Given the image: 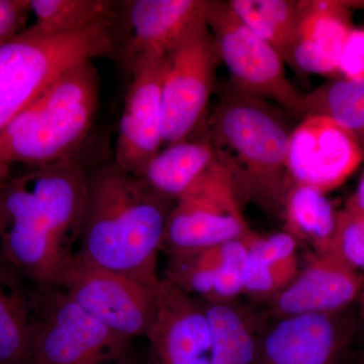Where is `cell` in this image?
I'll return each instance as SVG.
<instances>
[{"label": "cell", "instance_id": "obj_1", "mask_svg": "<svg viewBox=\"0 0 364 364\" xmlns=\"http://www.w3.org/2000/svg\"><path fill=\"white\" fill-rule=\"evenodd\" d=\"M176 202L114 161L105 164L87 173L75 255L156 291L158 253Z\"/></svg>", "mask_w": 364, "mask_h": 364}, {"label": "cell", "instance_id": "obj_2", "mask_svg": "<svg viewBox=\"0 0 364 364\" xmlns=\"http://www.w3.org/2000/svg\"><path fill=\"white\" fill-rule=\"evenodd\" d=\"M287 112L230 85L210 119V143L233 176L241 202L282 215L291 182L287 171L291 128Z\"/></svg>", "mask_w": 364, "mask_h": 364}, {"label": "cell", "instance_id": "obj_3", "mask_svg": "<svg viewBox=\"0 0 364 364\" xmlns=\"http://www.w3.org/2000/svg\"><path fill=\"white\" fill-rule=\"evenodd\" d=\"M98 95L92 62H80L60 74L0 134V183L14 163L39 167L74 156L92 126Z\"/></svg>", "mask_w": 364, "mask_h": 364}, {"label": "cell", "instance_id": "obj_4", "mask_svg": "<svg viewBox=\"0 0 364 364\" xmlns=\"http://www.w3.org/2000/svg\"><path fill=\"white\" fill-rule=\"evenodd\" d=\"M114 52L112 21L54 36L25 28L0 46V134L60 74L80 62L112 56Z\"/></svg>", "mask_w": 364, "mask_h": 364}, {"label": "cell", "instance_id": "obj_5", "mask_svg": "<svg viewBox=\"0 0 364 364\" xmlns=\"http://www.w3.org/2000/svg\"><path fill=\"white\" fill-rule=\"evenodd\" d=\"M207 23L235 90L272 100L291 116L306 117L305 95L287 79L279 55L244 25L228 2H208Z\"/></svg>", "mask_w": 364, "mask_h": 364}, {"label": "cell", "instance_id": "obj_6", "mask_svg": "<svg viewBox=\"0 0 364 364\" xmlns=\"http://www.w3.org/2000/svg\"><path fill=\"white\" fill-rule=\"evenodd\" d=\"M33 321V364H121L130 339L88 315L59 287H44Z\"/></svg>", "mask_w": 364, "mask_h": 364}, {"label": "cell", "instance_id": "obj_7", "mask_svg": "<svg viewBox=\"0 0 364 364\" xmlns=\"http://www.w3.org/2000/svg\"><path fill=\"white\" fill-rule=\"evenodd\" d=\"M207 14L165 56L161 86L163 145L188 140L202 121L219 61Z\"/></svg>", "mask_w": 364, "mask_h": 364}, {"label": "cell", "instance_id": "obj_8", "mask_svg": "<svg viewBox=\"0 0 364 364\" xmlns=\"http://www.w3.org/2000/svg\"><path fill=\"white\" fill-rule=\"evenodd\" d=\"M251 232L233 176L219 156L177 198L167 223L163 247L169 252L212 248Z\"/></svg>", "mask_w": 364, "mask_h": 364}, {"label": "cell", "instance_id": "obj_9", "mask_svg": "<svg viewBox=\"0 0 364 364\" xmlns=\"http://www.w3.org/2000/svg\"><path fill=\"white\" fill-rule=\"evenodd\" d=\"M88 315L127 339L147 336L157 315V289L119 273L93 267L72 253L59 280Z\"/></svg>", "mask_w": 364, "mask_h": 364}, {"label": "cell", "instance_id": "obj_10", "mask_svg": "<svg viewBox=\"0 0 364 364\" xmlns=\"http://www.w3.org/2000/svg\"><path fill=\"white\" fill-rule=\"evenodd\" d=\"M0 241L4 255L43 287H58L71 251L52 229L23 176L0 183Z\"/></svg>", "mask_w": 364, "mask_h": 364}, {"label": "cell", "instance_id": "obj_11", "mask_svg": "<svg viewBox=\"0 0 364 364\" xmlns=\"http://www.w3.org/2000/svg\"><path fill=\"white\" fill-rule=\"evenodd\" d=\"M165 56L141 55L129 67L132 80L119 121L114 162L136 177L163 146L161 86Z\"/></svg>", "mask_w": 364, "mask_h": 364}, {"label": "cell", "instance_id": "obj_12", "mask_svg": "<svg viewBox=\"0 0 364 364\" xmlns=\"http://www.w3.org/2000/svg\"><path fill=\"white\" fill-rule=\"evenodd\" d=\"M363 160L358 139L326 117H304L289 136L287 171L293 183L328 193L341 186Z\"/></svg>", "mask_w": 364, "mask_h": 364}, {"label": "cell", "instance_id": "obj_13", "mask_svg": "<svg viewBox=\"0 0 364 364\" xmlns=\"http://www.w3.org/2000/svg\"><path fill=\"white\" fill-rule=\"evenodd\" d=\"M262 330L255 364H339L352 337L343 311L274 318Z\"/></svg>", "mask_w": 364, "mask_h": 364}, {"label": "cell", "instance_id": "obj_14", "mask_svg": "<svg viewBox=\"0 0 364 364\" xmlns=\"http://www.w3.org/2000/svg\"><path fill=\"white\" fill-rule=\"evenodd\" d=\"M151 364H210V324L203 299L161 279L157 315L147 334Z\"/></svg>", "mask_w": 364, "mask_h": 364}, {"label": "cell", "instance_id": "obj_15", "mask_svg": "<svg viewBox=\"0 0 364 364\" xmlns=\"http://www.w3.org/2000/svg\"><path fill=\"white\" fill-rule=\"evenodd\" d=\"M363 280L332 251L317 253L296 279L270 301L274 318L344 311L358 298Z\"/></svg>", "mask_w": 364, "mask_h": 364}, {"label": "cell", "instance_id": "obj_16", "mask_svg": "<svg viewBox=\"0 0 364 364\" xmlns=\"http://www.w3.org/2000/svg\"><path fill=\"white\" fill-rule=\"evenodd\" d=\"M350 2L296 1L294 69L309 73L338 71L342 49L352 30Z\"/></svg>", "mask_w": 364, "mask_h": 364}, {"label": "cell", "instance_id": "obj_17", "mask_svg": "<svg viewBox=\"0 0 364 364\" xmlns=\"http://www.w3.org/2000/svg\"><path fill=\"white\" fill-rule=\"evenodd\" d=\"M23 177L40 200L55 234L71 251L69 244L78 239L87 195V173L82 164L74 155L36 167Z\"/></svg>", "mask_w": 364, "mask_h": 364}, {"label": "cell", "instance_id": "obj_18", "mask_svg": "<svg viewBox=\"0 0 364 364\" xmlns=\"http://www.w3.org/2000/svg\"><path fill=\"white\" fill-rule=\"evenodd\" d=\"M210 0H134L126 2L132 37L129 67L147 53L166 56L196 21L205 18Z\"/></svg>", "mask_w": 364, "mask_h": 364}, {"label": "cell", "instance_id": "obj_19", "mask_svg": "<svg viewBox=\"0 0 364 364\" xmlns=\"http://www.w3.org/2000/svg\"><path fill=\"white\" fill-rule=\"evenodd\" d=\"M299 272L296 239L287 232L252 234L249 243L243 294L256 301L277 296Z\"/></svg>", "mask_w": 364, "mask_h": 364}, {"label": "cell", "instance_id": "obj_20", "mask_svg": "<svg viewBox=\"0 0 364 364\" xmlns=\"http://www.w3.org/2000/svg\"><path fill=\"white\" fill-rule=\"evenodd\" d=\"M218 158V151L210 140L188 139L160 150L140 178L162 195L177 200Z\"/></svg>", "mask_w": 364, "mask_h": 364}, {"label": "cell", "instance_id": "obj_21", "mask_svg": "<svg viewBox=\"0 0 364 364\" xmlns=\"http://www.w3.org/2000/svg\"><path fill=\"white\" fill-rule=\"evenodd\" d=\"M212 350L210 364H255L259 321L236 301L207 303Z\"/></svg>", "mask_w": 364, "mask_h": 364}, {"label": "cell", "instance_id": "obj_22", "mask_svg": "<svg viewBox=\"0 0 364 364\" xmlns=\"http://www.w3.org/2000/svg\"><path fill=\"white\" fill-rule=\"evenodd\" d=\"M282 217L287 233L309 242L317 253L330 251L338 213L324 193L312 186L291 184L284 200Z\"/></svg>", "mask_w": 364, "mask_h": 364}, {"label": "cell", "instance_id": "obj_23", "mask_svg": "<svg viewBox=\"0 0 364 364\" xmlns=\"http://www.w3.org/2000/svg\"><path fill=\"white\" fill-rule=\"evenodd\" d=\"M228 4L249 30L267 43L284 63L294 69L296 1L231 0Z\"/></svg>", "mask_w": 364, "mask_h": 364}, {"label": "cell", "instance_id": "obj_24", "mask_svg": "<svg viewBox=\"0 0 364 364\" xmlns=\"http://www.w3.org/2000/svg\"><path fill=\"white\" fill-rule=\"evenodd\" d=\"M116 4L107 0H31L36 23L31 28L45 36L78 32L111 23Z\"/></svg>", "mask_w": 364, "mask_h": 364}, {"label": "cell", "instance_id": "obj_25", "mask_svg": "<svg viewBox=\"0 0 364 364\" xmlns=\"http://www.w3.org/2000/svg\"><path fill=\"white\" fill-rule=\"evenodd\" d=\"M306 116L331 119L360 143L364 139V80L341 79L305 95Z\"/></svg>", "mask_w": 364, "mask_h": 364}, {"label": "cell", "instance_id": "obj_26", "mask_svg": "<svg viewBox=\"0 0 364 364\" xmlns=\"http://www.w3.org/2000/svg\"><path fill=\"white\" fill-rule=\"evenodd\" d=\"M33 321L26 299L0 284V364H33Z\"/></svg>", "mask_w": 364, "mask_h": 364}, {"label": "cell", "instance_id": "obj_27", "mask_svg": "<svg viewBox=\"0 0 364 364\" xmlns=\"http://www.w3.org/2000/svg\"><path fill=\"white\" fill-rule=\"evenodd\" d=\"M164 279L184 293L207 301L214 291L217 273L215 247L171 251Z\"/></svg>", "mask_w": 364, "mask_h": 364}, {"label": "cell", "instance_id": "obj_28", "mask_svg": "<svg viewBox=\"0 0 364 364\" xmlns=\"http://www.w3.org/2000/svg\"><path fill=\"white\" fill-rule=\"evenodd\" d=\"M254 232L240 238L215 246L217 273L214 291L207 303L234 301L243 294L244 274L247 261L249 243Z\"/></svg>", "mask_w": 364, "mask_h": 364}, {"label": "cell", "instance_id": "obj_29", "mask_svg": "<svg viewBox=\"0 0 364 364\" xmlns=\"http://www.w3.org/2000/svg\"><path fill=\"white\" fill-rule=\"evenodd\" d=\"M330 251L353 268H364V213L345 208L338 213Z\"/></svg>", "mask_w": 364, "mask_h": 364}, {"label": "cell", "instance_id": "obj_30", "mask_svg": "<svg viewBox=\"0 0 364 364\" xmlns=\"http://www.w3.org/2000/svg\"><path fill=\"white\" fill-rule=\"evenodd\" d=\"M31 0H0V46L25 30Z\"/></svg>", "mask_w": 364, "mask_h": 364}, {"label": "cell", "instance_id": "obj_31", "mask_svg": "<svg viewBox=\"0 0 364 364\" xmlns=\"http://www.w3.org/2000/svg\"><path fill=\"white\" fill-rule=\"evenodd\" d=\"M338 71L345 79L364 80V30L352 28L345 41Z\"/></svg>", "mask_w": 364, "mask_h": 364}, {"label": "cell", "instance_id": "obj_32", "mask_svg": "<svg viewBox=\"0 0 364 364\" xmlns=\"http://www.w3.org/2000/svg\"><path fill=\"white\" fill-rule=\"evenodd\" d=\"M345 208L355 210V212L364 213V176L359 182L355 193L349 198Z\"/></svg>", "mask_w": 364, "mask_h": 364}, {"label": "cell", "instance_id": "obj_33", "mask_svg": "<svg viewBox=\"0 0 364 364\" xmlns=\"http://www.w3.org/2000/svg\"><path fill=\"white\" fill-rule=\"evenodd\" d=\"M359 313H360V317L363 318L364 322V280L363 284V289H361L360 294H359Z\"/></svg>", "mask_w": 364, "mask_h": 364}, {"label": "cell", "instance_id": "obj_34", "mask_svg": "<svg viewBox=\"0 0 364 364\" xmlns=\"http://www.w3.org/2000/svg\"><path fill=\"white\" fill-rule=\"evenodd\" d=\"M121 364H132V363H129V360H126V361H124V363H121Z\"/></svg>", "mask_w": 364, "mask_h": 364}, {"label": "cell", "instance_id": "obj_35", "mask_svg": "<svg viewBox=\"0 0 364 364\" xmlns=\"http://www.w3.org/2000/svg\"><path fill=\"white\" fill-rule=\"evenodd\" d=\"M360 144H363V147H364V140L361 141Z\"/></svg>", "mask_w": 364, "mask_h": 364}, {"label": "cell", "instance_id": "obj_36", "mask_svg": "<svg viewBox=\"0 0 364 364\" xmlns=\"http://www.w3.org/2000/svg\"><path fill=\"white\" fill-rule=\"evenodd\" d=\"M361 364H364V356H363V363H361Z\"/></svg>", "mask_w": 364, "mask_h": 364}, {"label": "cell", "instance_id": "obj_37", "mask_svg": "<svg viewBox=\"0 0 364 364\" xmlns=\"http://www.w3.org/2000/svg\"><path fill=\"white\" fill-rule=\"evenodd\" d=\"M363 140H364V139H363Z\"/></svg>", "mask_w": 364, "mask_h": 364}]
</instances>
